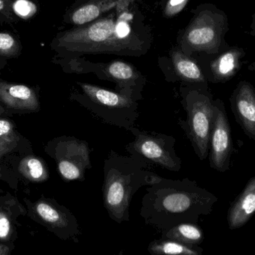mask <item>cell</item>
<instances>
[{"mask_svg":"<svg viewBox=\"0 0 255 255\" xmlns=\"http://www.w3.org/2000/svg\"><path fill=\"white\" fill-rule=\"evenodd\" d=\"M16 145H17V143L8 142V141L0 139V160H1L3 156L11 152L16 148ZM1 177H2V175H1V169L0 168V178Z\"/></svg>","mask_w":255,"mask_h":255,"instance_id":"obj_26","label":"cell"},{"mask_svg":"<svg viewBox=\"0 0 255 255\" xmlns=\"http://www.w3.org/2000/svg\"><path fill=\"white\" fill-rule=\"evenodd\" d=\"M217 198L185 178H160L145 189L139 215L145 224L162 232L181 223H198L201 216L211 214Z\"/></svg>","mask_w":255,"mask_h":255,"instance_id":"obj_1","label":"cell"},{"mask_svg":"<svg viewBox=\"0 0 255 255\" xmlns=\"http://www.w3.org/2000/svg\"><path fill=\"white\" fill-rule=\"evenodd\" d=\"M189 0H168L164 13L168 17H172L179 13L187 5Z\"/></svg>","mask_w":255,"mask_h":255,"instance_id":"obj_25","label":"cell"},{"mask_svg":"<svg viewBox=\"0 0 255 255\" xmlns=\"http://www.w3.org/2000/svg\"><path fill=\"white\" fill-rule=\"evenodd\" d=\"M175 73L184 82L196 86H208L207 79L197 63L180 51L172 54Z\"/></svg>","mask_w":255,"mask_h":255,"instance_id":"obj_15","label":"cell"},{"mask_svg":"<svg viewBox=\"0 0 255 255\" xmlns=\"http://www.w3.org/2000/svg\"><path fill=\"white\" fill-rule=\"evenodd\" d=\"M0 100L15 110L36 112L40 108L37 94L26 85L0 82Z\"/></svg>","mask_w":255,"mask_h":255,"instance_id":"obj_14","label":"cell"},{"mask_svg":"<svg viewBox=\"0 0 255 255\" xmlns=\"http://www.w3.org/2000/svg\"><path fill=\"white\" fill-rule=\"evenodd\" d=\"M4 7V3H3L2 0H0V10Z\"/></svg>","mask_w":255,"mask_h":255,"instance_id":"obj_32","label":"cell"},{"mask_svg":"<svg viewBox=\"0 0 255 255\" xmlns=\"http://www.w3.org/2000/svg\"><path fill=\"white\" fill-rule=\"evenodd\" d=\"M149 164L137 156L121 155L111 150L104 160L103 203L115 223L128 222L129 207L135 193L160 176L148 170Z\"/></svg>","mask_w":255,"mask_h":255,"instance_id":"obj_2","label":"cell"},{"mask_svg":"<svg viewBox=\"0 0 255 255\" xmlns=\"http://www.w3.org/2000/svg\"><path fill=\"white\" fill-rule=\"evenodd\" d=\"M229 18L224 10L212 4H205L196 10L183 37L187 52H203L216 55L229 47L226 35Z\"/></svg>","mask_w":255,"mask_h":255,"instance_id":"obj_4","label":"cell"},{"mask_svg":"<svg viewBox=\"0 0 255 255\" xmlns=\"http://www.w3.org/2000/svg\"><path fill=\"white\" fill-rule=\"evenodd\" d=\"M79 85L83 94L73 95V100L80 103L106 124L128 131L134 127L139 116L135 99L91 84L79 83Z\"/></svg>","mask_w":255,"mask_h":255,"instance_id":"obj_5","label":"cell"},{"mask_svg":"<svg viewBox=\"0 0 255 255\" xmlns=\"http://www.w3.org/2000/svg\"><path fill=\"white\" fill-rule=\"evenodd\" d=\"M116 4L117 0H91L76 9L70 16V20L76 25L88 23L116 7Z\"/></svg>","mask_w":255,"mask_h":255,"instance_id":"obj_16","label":"cell"},{"mask_svg":"<svg viewBox=\"0 0 255 255\" xmlns=\"http://www.w3.org/2000/svg\"><path fill=\"white\" fill-rule=\"evenodd\" d=\"M18 172L31 182L40 183L47 181L49 172L43 159L34 156H27L19 162Z\"/></svg>","mask_w":255,"mask_h":255,"instance_id":"obj_20","label":"cell"},{"mask_svg":"<svg viewBox=\"0 0 255 255\" xmlns=\"http://www.w3.org/2000/svg\"><path fill=\"white\" fill-rule=\"evenodd\" d=\"M0 139L14 143H17L19 141V138L13 129V124L4 118H0Z\"/></svg>","mask_w":255,"mask_h":255,"instance_id":"obj_24","label":"cell"},{"mask_svg":"<svg viewBox=\"0 0 255 255\" xmlns=\"http://www.w3.org/2000/svg\"><path fill=\"white\" fill-rule=\"evenodd\" d=\"M34 220L63 241L78 244L82 232L77 219L66 207L54 199L42 198L31 207Z\"/></svg>","mask_w":255,"mask_h":255,"instance_id":"obj_9","label":"cell"},{"mask_svg":"<svg viewBox=\"0 0 255 255\" xmlns=\"http://www.w3.org/2000/svg\"><path fill=\"white\" fill-rule=\"evenodd\" d=\"M248 70H251V71H253V70H255V60L251 64H250L248 67Z\"/></svg>","mask_w":255,"mask_h":255,"instance_id":"obj_31","label":"cell"},{"mask_svg":"<svg viewBox=\"0 0 255 255\" xmlns=\"http://www.w3.org/2000/svg\"><path fill=\"white\" fill-rule=\"evenodd\" d=\"M183 107L187 119H178V124L190 140L200 160L209 155L210 138L214 116V99L208 86L188 90L184 95Z\"/></svg>","mask_w":255,"mask_h":255,"instance_id":"obj_6","label":"cell"},{"mask_svg":"<svg viewBox=\"0 0 255 255\" xmlns=\"http://www.w3.org/2000/svg\"><path fill=\"white\" fill-rule=\"evenodd\" d=\"M252 19H253V21H252L251 25H250V34L255 37V10L253 16H252Z\"/></svg>","mask_w":255,"mask_h":255,"instance_id":"obj_30","label":"cell"},{"mask_svg":"<svg viewBox=\"0 0 255 255\" xmlns=\"http://www.w3.org/2000/svg\"><path fill=\"white\" fill-rule=\"evenodd\" d=\"M117 31L121 37H125L132 34L130 26L127 21L118 20L117 22Z\"/></svg>","mask_w":255,"mask_h":255,"instance_id":"obj_27","label":"cell"},{"mask_svg":"<svg viewBox=\"0 0 255 255\" xmlns=\"http://www.w3.org/2000/svg\"><path fill=\"white\" fill-rule=\"evenodd\" d=\"M10 254V248L4 244H0V255Z\"/></svg>","mask_w":255,"mask_h":255,"instance_id":"obj_29","label":"cell"},{"mask_svg":"<svg viewBox=\"0 0 255 255\" xmlns=\"http://www.w3.org/2000/svg\"><path fill=\"white\" fill-rule=\"evenodd\" d=\"M17 51V43L13 36L0 33V55H11Z\"/></svg>","mask_w":255,"mask_h":255,"instance_id":"obj_22","label":"cell"},{"mask_svg":"<svg viewBox=\"0 0 255 255\" xmlns=\"http://www.w3.org/2000/svg\"><path fill=\"white\" fill-rule=\"evenodd\" d=\"M13 9L16 14L22 18L30 17L37 10L35 4L28 0H18L13 4Z\"/></svg>","mask_w":255,"mask_h":255,"instance_id":"obj_23","label":"cell"},{"mask_svg":"<svg viewBox=\"0 0 255 255\" xmlns=\"http://www.w3.org/2000/svg\"><path fill=\"white\" fill-rule=\"evenodd\" d=\"M57 45L70 53L79 55L101 53L139 55L143 48V42L134 33L125 37L118 34L117 22L113 16L64 33L58 37Z\"/></svg>","mask_w":255,"mask_h":255,"instance_id":"obj_3","label":"cell"},{"mask_svg":"<svg viewBox=\"0 0 255 255\" xmlns=\"http://www.w3.org/2000/svg\"><path fill=\"white\" fill-rule=\"evenodd\" d=\"M148 252L154 255H202L203 250L199 246L192 247L174 240L161 238L150 243Z\"/></svg>","mask_w":255,"mask_h":255,"instance_id":"obj_19","label":"cell"},{"mask_svg":"<svg viewBox=\"0 0 255 255\" xmlns=\"http://www.w3.org/2000/svg\"><path fill=\"white\" fill-rule=\"evenodd\" d=\"M247 55L246 49L240 46H230L216 54V58L210 64L211 82L225 83L233 79L242 67L244 59Z\"/></svg>","mask_w":255,"mask_h":255,"instance_id":"obj_12","label":"cell"},{"mask_svg":"<svg viewBox=\"0 0 255 255\" xmlns=\"http://www.w3.org/2000/svg\"><path fill=\"white\" fill-rule=\"evenodd\" d=\"M0 112H2V110H0Z\"/></svg>","mask_w":255,"mask_h":255,"instance_id":"obj_33","label":"cell"},{"mask_svg":"<svg viewBox=\"0 0 255 255\" xmlns=\"http://www.w3.org/2000/svg\"><path fill=\"white\" fill-rule=\"evenodd\" d=\"M162 238L174 240L185 245L199 246L203 242L204 232L197 223H181L163 232Z\"/></svg>","mask_w":255,"mask_h":255,"instance_id":"obj_18","label":"cell"},{"mask_svg":"<svg viewBox=\"0 0 255 255\" xmlns=\"http://www.w3.org/2000/svg\"><path fill=\"white\" fill-rule=\"evenodd\" d=\"M233 139L226 106L220 99L214 100V116L210 138L209 162L212 169L226 172L230 168Z\"/></svg>","mask_w":255,"mask_h":255,"instance_id":"obj_10","label":"cell"},{"mask_svg":"<svg viewBox=\"0 0 255 255\" xmlns=\"http://www.w3.org/2000/svg\"><path fill=\"white\" fill-rule=\"evenodd\" d=\"M108 76L119 83L121 87L120 93L127 94L134 98L133 87L134 81L138 78V74L130 64L124 61H113L106 68Z\"/></svg>","mask_w":255,"mask_h":255,"instance_id":"obj_17","label":"cell"},{"mask_svg":"<svg viewBox=\"0 0 255 255\" xmlns=\"http://www.w3.org/2000/svg\"><path fill=\"white\" fill-rule=\"evenodd\" d=\"M255 213V177L247 183L241 194L231 204L227 221L231 230L245 226Z\"/></svg>","mask_w":255,"mask_h":255,"instance_id":"obj_13","label":"cell"},{"mask_svg":"<svg viewBox=\"0 0 255 255\" xmlns=\"http://www.w3.org/2000/svg\"><path fill=\"white\" fill-rule=\"evenodd\" d=\"M133 0H117V13L118 16L123 13H128V6Z\"/></svg>","mask_w":255,"mask_h":255,"instance_id":"obj_28","label":"cell"},{"mask_svg":"<svg viewBox=\"0 0 255 255\" xmlns=\"http://www.w3.org/2000/svg\"><path fill=\"white\" fill-rule=\"evenodd\" d=\"M13 234L11 216L7 210L0 209V241L7 242Z\"/></svg>","mask_w":255,"mask_h":255,"instance_id":"obj_21","label":"cell"},{"mask_svg":"<svg viewBox=\"0 0 255 255\" xmlns=\"http://www.w3.org/2000/svg\"><path fill=\"white\" fill-rule=\"evenodd\" d=\"M46 151L56 162L58 172L66 182L85 181L92 168L91 150L87 141L73 136H61L49 142Z\"/></svg>","mask_w":255,"mask_h":255,"instance_id":"obj_8","label":"cell"},{"mask_svg":"<svg viewBox=\"0 0 255 255\" xmlns=\"http://www.w3.org/2000/svg\"><path fill=\"white\" fill-rule=\"evenodd\" d=\"M129 131L134 139L126 146L130 154L139 157L148 164L155 165L171 172H178L182 167L177 155L175 138L163 133L147 132L133 127Z\"/></svg>","mask_w":255,"mask_h":255,"instance_id":"obj_7","label":"cell"},{"mask_svg":"<svg viewBox=\"0 0 255 255\" xmlns=\"http://www.w3.org/2000/svg\"><path fill=\"white\" fill-rule=\"evenodd\" d=\"M229 101L237 123L250 139L255 141V88L253 84L241 81Z\"/></svg>","mask_w":255,"mask_h":255,"instance_id":"obj_11","label":"cell"}]
</instances>
